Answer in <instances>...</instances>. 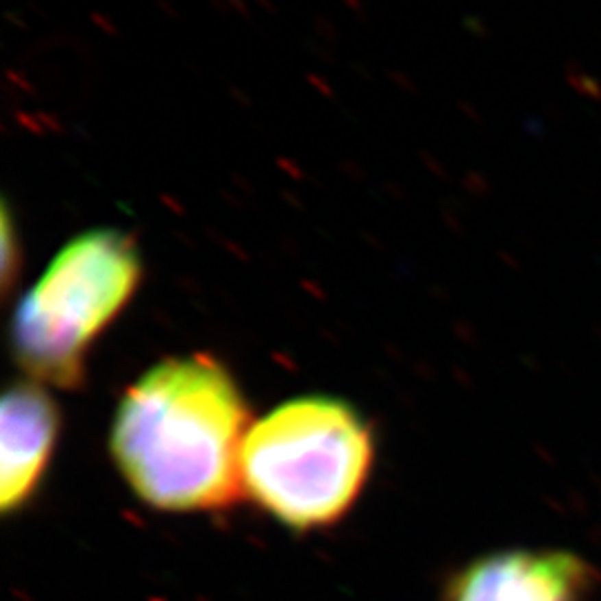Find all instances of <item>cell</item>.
<instances>
[{"label":"cell","instance_id":"277c9868","mask_svg":"<svg viewBox=\"0 0 601 601\" xmlns=\"http://www.w3.org/2000/svg\"><path fill=\"white\" fill-rule=\"evenodd\" d=\"M597 570L561 548H513L470 561L452 577L445 601H586Z\"/></svg>","mask_w":601,"mask_h":601},{"label":"cell","instance_id":"6da1fadb","mask_svg":"<svg viewBox=\"0 0 601 601\" xmlns=\"http://www.w3.org/2000/svg\"><path fill=\"white\" fill-rule=\"evenodd\" d=\"M249 408L219 358L187 354L143 372L119 401L110 454L143 504L205 513L241 495Z\"/></svg>","mask_w":601,"mask_h":601},{"label":"cell","instance_id":"3957f363","mask_svg":"<svg viewBox=\"0 0 601 601\" xmlns=\"http://www.w3.org/2000/svg\"><path fill=\"white\" fill-rule=\"evenodd\" d=\"M143 279L136 243L96 228L62 245L16 305L9 345L27 379L74 390L85 381L89 347L127 308Z\"/></svg>","mask_w":601,"mask_h":601},{"label":"cell","instance_id":"7a4b0ae2","mask_svg":"<svg viewBox=\"0 0 601 601\" xmlns=\"http://www.w3.org/2000/svg\"><path fill=\"white\" fill-rule=\"evenodd\" d=\"M372 461V428L352 403L297 397L249 426L241 492L290 530H317L354 506Z\"/></svg>","mask_w":601,"mask_h":601},{"label":"cell","instance_id":"5b68a950","mask_svg":"<svg viewBox=\"0 0 601 601\" xmlns=\"http://www.w3.org/2000/svg\"><path fill=\"white\" fill-rule=\"evenodd\" d=\"M60 432V410L47 385L14 381L0 406V510L21 513L40 488Z\"/></svg>","mask_w":601,"mask_h":601}]
</instances>
